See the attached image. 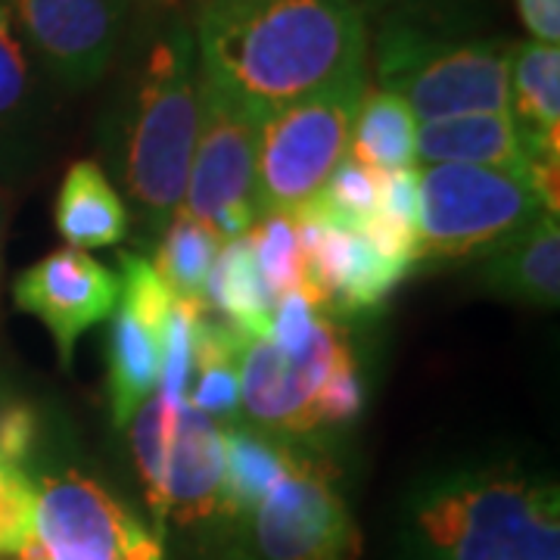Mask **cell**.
Listing matches in <instances>:
<instances>
[{
    "mask_svg": "<svg viewBox=\"0 0 560 560\" xmlns=\"http://www.w3.org/2000/svg\"><path fill=\"white\" fill-rule=\"evenodd\" d=\"M160 337L147 330L125 305L109 324V405L116 427H128L160 381Z\"/></svg>",
    "mask_w": 560,
    "mask_h": 560,
    "instance_id": "21",
    "label": "cell"
},
{
    "mask_svg": "<svg viewBox=\"0 0 560 560\" xmlns=\"http://www.w3.org/2000/svg\"><path fill=\"white\" fill-rule=\"evenodd\" d=\"M202 119V72L187 25L147 44L106 121V162L140 221L160 231L180 209Z\"/></svg>",
    "mask_w": 560,
    "mask_h": 560,
    "instance_id": "2",
    "label": "cell"
},
{
    "mask_svg": "<svg viewBox=\"0 0 560 560\" xmlns=\"http://www.w3.org/2000/svg\"><path fill=\"white\" fill-rule=\"evenodd\" d=\"M418 560H560L558 486L517 467L430 482L411 511Z\"/></svg>",
    "mask_w": 560,
    "mask_h": 560,
    "instance_id": "3",
    "label": "cell"
},
{
    "mask_svg": "<svg viewBox=\"0 0 560 560\" xmlns=\"http://www.w3.org/2000/svg\"><path fill=\"white\" fill-rule=\"evenodd\" d=\"M16 32L50 79L84 91L119 54L125 0H7Z\"/></svg>",
    "mask_w": 560,
    "mask_h": 560,
    "instance_id": "11",
    "label": "cell"
},
{
    "mask_svg": "<svg viewBox=\"0 0 560 560\" xmlns=\"http://www.w3.org/2000/svg\"><path fill=\"white\" fill-rule=\"evenodd\" d=\"M480 165L526 178L529 156L511 113H477L418 125V165Z\"/></svg>",
    "mask_w": 560,
    "mask_h": 560,
    "instance_id": "16",
    "label": "cell"
},
{
    "mask_svg": "<svg viewBox=\"0 0 560 560\" xmlns=\"http://www.w3.org/2000/svg\"><path fill=\"white\" fill-rule=\"evenodd\" d=\"M368 79L280 106L259 121L256 197L259 209L296 212L320 194L349 156V135Z\"/></svg>",
    "mask_w": 560,
    "mask_h": 560,
    "instance_id": "6",
    "label": "cell"
},
{
    "mask_svg": "<svg viewBox=\"0 0 560 560\" xmlns=\"http://www.w3.org/2000/svg\"><path fill=\"white\" fill-rule=\"evenodd\" d=\"M256 560H361V539L324 460L300 455L265 499L241 517Z\"/></svg>",
    "mask_w": 560,
    "mask_h": 560,
    "instance_id": "9",
    "label": "cell"
},
{
    "mask_svg": "<svg viewBox=\"0 0 560 560\" xmlns=\"http://www.w3.org/2000/svg\"><path fill=\"white\" fill-rule=\"evenodd\" d=\"M38 113L35 60L25 50L7 0H0V160H16Z\"/></svg>",
    "mask_w": 560,
    "mask_h": 560,
    "instance_id": "22",
    "label": "cell"
},
{
    "mask_svg": "<svg viewBox=\"0 0 560 560\" xmlns=\"http://www.w3.org/2000/svg\"><path fill=\"white\" fill-rule=\"evenodd\" d=\"M156 526L202 523L221 514L224 440L221 423L180 401L175 420L138 470Z\"/></svg>",
    "mask_w": 560,
    "mask_h": 560,
    "instance_id": "12",
    "label": "cell"
},
{
    "mask_svg": "<svg viewBox=\"0 0 560 560\" xmlns=\"http://www.w3.org/2000/svg\"><path fill=\"white\" fill-rule=\"evenodd\" d=\"M259 121L202 79L200 135L178 212L202 221L221 243L243 237L261 212L256 197Z\"/></svg>",
    "mask_w": 560,
    "mask_h": 560,
    "instance_id": "8",
    "label": "cell"
},
{
    "mask_svg": "<svg viewBox=\"0 0 560 560\" xmlns=\"http://www.w3.org/2000/svg\"><path fill=\"white\" fill-rule=\"evenodd\" d=\"M517 13L533 40L560 44V0H517Z\"/></svg>",
    "mask_w": 560,
    "mask_h": 560,
    "instance_id": "30",
    "label": "cell"
},
{
    "mask_svg": "<svg viewBox=\"0 0 560 560\" xmlns=\"http://www.w3.org/2000/svg\"><path fill=\"white\" fill-rule=\"evenodd\" d=\"M352 342L337 320L320 315L300 352H280L268 337H249L241 352V408L271 433L318 430V396L327 377L352 359Z\"/></svg>",
    "mask_w": 560,
    "mask_h": 560,
    "instance_id": "10",
    "label": "cell"
},
{
    "mask_svg": "<svg viewBox=\"0 0 560 560\" xmlns=\"http://www.w3.org/2000/svg\"><path fill=\"white\" fill-rule=\"evenodd\" d=\"M206 305L215 308L219 318L243 337H268L275 293L261 278L246 234L221 243L206 278Z\"/></svg>",
    "mask_w": 560,
    "mask_h": 560,
    "instance_id": "18",
    "label": "cell"
},
{
    "mask_svg": "<svg viewBox=\"0 0 560 560\" xmlns=\"http://www.w3.org/2000/svg\"><path fill=\"white\" fill-rule=\"evenodd\" d=\"M349 160L371 172L418 168V119L408 103L364 84L349 135Z\"/></svg>",
    "mask_w": 560,
    "mask_h": 560,
    "instance_id": "19",
    "label": "cell"
},
{
    "mask_svg": "<svg viewBox=\"0 0 560 560\" xmlns=\"http://www.w3.org/2000/svg\"><path fill=\"white\" fill-rule=\"evenodd\" d=\"M320 312L308 302L302 290L283 293L275 300V312H271V327H268V340L278 346L280 352H300L308 346L315 324H318Z\"/></svg>",
    "mask_w": 560,
    "mask_h": 560,
    "instance_id": "27",
    "label": "cell"
},
{
    "mask_svg": "<svg viewBox=\"0 0 560 560\" xmlns=\"http://www.w3.org/2000/svg\"><path fill=\"white\" fill-rule=\"evenodd\" d=\"M16 555L20 560H162V539L106 486L69 470L35 486L32 533Z\"/></svg>",
    "mask_w": 560,
    "mask_h": 560,
    "instance_id": "7",
    "label": "cell"
},
{
    "mask_svg": "<svg viewBox=\"0 0 560 560\" xmlns=\"http://www.w3.org/2000/svg\"><path fill=\"white\" fill-rule=\"evenodd\" d=\"M54 219L62 241L72 249H103L116 246L128 234V209L106 168L91 160L72 162L57 194Z\"/></svg>",
    "mask_w": 560,
    "mask_h": 560,
    "instance_id": "17",
    "label": "cell"
},
{
    "mask_svg": "<svg viewBox=\"0 0 560 560\" xmlns=\"http://www.w3.org/2000/svg\"><path fill=\"white\" fill-rule=\"evenodd\" d=\"M13 300L50 330L60 361L69 364L75 342L116 312L119 278L84 249L66 246L22 271L13 283Z\"/></svg>",
    "mask_w": 560,
    "mask_h": 560,
    "instance_id": "13",
    "label": "cell"
},
{
    "mask_svg": "<svg viewBox=\"0 0 560 560\" xmlns=\"http://www.w3.org/2000/svg\"><path fill=\"white\" fill-rule=\"evenodd\" d=\"M219 249L221 241L202 221L175 212L172 221L162 228L153 268L165 280L175 300L206 305V278L212 271Z\"/></svg>",
    "mask_w": 560,
    "mask_h": 560,
    "instance_id": "23",
    "label": "cell"
},
{
    "mask_svg": "<svg viewBox=\"0 0 560 560\" xmlns=\"http://www.w3.org/2000/svg\"><path fill=\"white\" fill-rule=\"evenodd\" d=\"M119 268V305H125L162 342V327H165V318L175 305L172 290L156 275L153 261L143 259L138 253H121Z\"/></svg>",
    "mask_w": 560,
    "mask_h": 560,
    "instance_id": "25",
    "label": "cell"
},
{
    "mask_svg": "<svg viewBox=\"0 0 560 560\" xmlns=\"http://www.w3.org/2000/svg\"><path fill=\"white\" fill-rule=\"evenodd\" d=\"M162 3H172V0H162Z\"/></svg>",
    "mask_w": 560,
    "mask_h": 560,
    "instance_id": "32",
    "label": "cell"
},
{
    "mask_svg": "<svg viewBox=\"0 0 560 560\" xmlns=\"http://www.w3.org/2000/svg\"><path fill=\"white\" fill-rule=\"evenodd\" d=\"M361 408H364V383H361L359 361L352 355V359L342 361L320 389L318 427L349 423V420L359 418Z\"/></svg>",
    "mask_w": 560,
    "mask_h": 560,
    "instance_id": "28",
    "label": "cell"
},
{
    "mask_svg": "<svg viewBox=\"0 0 560 560\" xmlns=\"http://www.w3.org/2000/svg\"><path fill=\"white\" fill-rule=\"evenodd\" d=\"M35 482L25 477L20 464L0 460V555H16L32 533Z\"/></svg>",
    "mask_w": 560,
    "mask_h": 560,
    "instance_id": "26",
    "label": "cell"
},
{
    "mask_svg": "<svg viewBox=\"0 0 560 560\" xmlns=\"http://www.w3.org/2000/svg\"><path fill=\"white\" fill-rule=\"evenodd\" d=\"M38 436V418L25 405H10L0 411V460L20 464L32 452Z\"/></svg>",
    "mask_w": 560,
    "mask_h": 560,
    "instance_id": "29",
    "label": "cell"
},
{
    "mask_svg": "<svg viewBox=\"0 0 560 560\" xmlns=\"http://www.w3.org/2000/svg\"><path fill=\"white\" fill-rule=\"evenodd\" d=\"M548 212L529 180L480 165L418 168V261L489 256Z\"/></svg>",
    "mask_w": 560,
    "mask_h": 560,
    "instance_id": "5",
    "label": "cell"
},
{
    "mask_svg": "<svg viewBox=\"0 0 560 560\" xmlns=\"http://www.w3.org/2000/svg\"><path fill=\"white\" fill-rule=\"evenodd\" d=\"M194 40L202 79L259 119L368 79L359 0H209Z\"/></svg>",
    "mask_w": 560,
    "mask_h": 560,
    "instance_id": "1",
    "label": "cell"
},
{
    "mask_svg": "<svg viewBox=\"0 0 560 560\" xmlns=\"http://www.w3.org/2000/svg\"><path fill=\"white\" fill-rule=\"evenodd\" d=\"M246 241L253 246L256 265L275 300L283 293L302 290L300 224L293 212H280V209L259 212V219L246 231Z\"/></svg>",
    "mask_w": 560,
    "mask_h": 560,
    "instance_id": "24",
    "label": "cell"
},
{
    "mask_svg": "<svg viewBox=\"0 0 560 560\" xmlns=\"http://www.w3.org/2000/svg\"><path fill=\"white\" fill-rule=\"evenodd\" d=\"M221 440H224L221 514L241 521L278 486L290 467L293 448L241 423L221 430Z\"/></svg>",
    "mask_w": 560,
    "mask_h": 560,
    "instance_id": "20",
    "label": "cell"
},
{
    "mask_svg": "<svg viewBox=\"0 0 560 560\" xmlns=\"http://www.w3.org/2000/svg\"><path fill=\"white\" fill-rule=\"evenodd\" d=\"M0 228H3V209H0Z\"/></svg>",
    "mask_w": 560,
    "mask_h": 560,
    "instance_id": "31",
    "label": "cell"
},
{
    "mask_svg": "<svg viewBox=\"0 0 560 560\" xmlns=\"http://www.w3.org/2000/svg\"><path fill=\"white\" fill-rule=\"evenodd\" d=\"M511 47L448 40L415 25H386L374 44L377 88L408 103L418 125L477 113H508Z\"/></svg>",
    "mask_w": 560,
    "mask_h": 560,
    "instance_id": "4",
    "label": "cell"
},
{
    "mask_svg": "<svg viewBox=\"0 0 560 560\" xmlns=\"http://www.w3.org/2000/svg\"><path fill=\"white\" fill-rule=\"evenodd\" d=\"M511 119L521 128L526 156L560 160V47L523 40L511 47L508 66Z\"/></svg>",
    "mask_w": 560,
    "mask_h": 560,
    "instance_id": "15",
    "label": "cell"
},
{
    "mask_svg": "<svg viewBox=\"0 0 560 560\" xmlns=\"http://www.w3.org/2000/svg\"><path fill=\"white\" fill-rule=\"evenodd\" d=\"M482 290L492 296L536 308L560 302V228L555 212H541L521 234L482 256L477 271Z\"/></svg>",
    "mask_w": 560,
    "mask_h": 560,
    "instance_id": "14",
    "label": "cell"
}]
</instances>
